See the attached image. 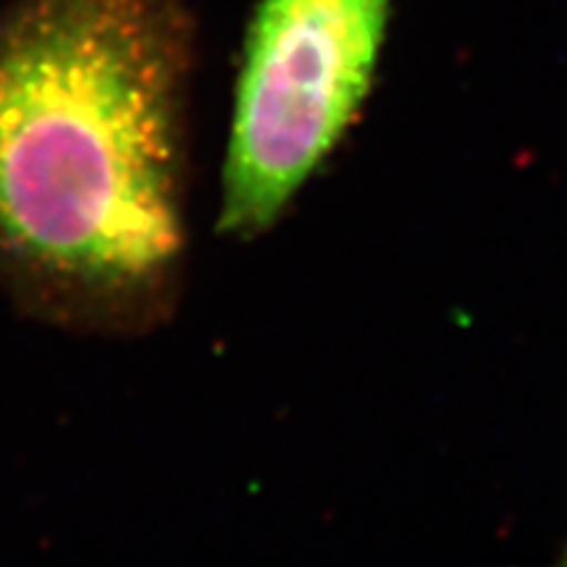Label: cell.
Here are the masks:
<instances>
[{"mask_svg": "<svg viewBox=\"0 0 567 567\" xmlns=\"http://www.w3.org/2000/svg\"><path fill=\"white\" fill-rule=\"evenodd\" d=\"M392 0H258L234 84L218 234L274 229L363 109Z\"/></svg>", "mask_w": 567, "mask_h": 567, "instance_id": "cell-2", "label": "cell"}, {"mask_svg": "<svg viewBox=\"0 0 567 567\" xmlns=\"http://www.w3.org/2000/svg\"><path fill=\"white\" fill-rule=\"evenodd\" d=\"M563 565H567V549H565V557H563Z\"/></svg>", "mask_w": 567, "mask_h": 567, "instance_id": "cell-3", "label": "cell"}, {"mask_svg": "<svg viewBox=\"0 0 567 567\" xmlns=\"http://www.w3.org/2000/svg\"><path fill=\"white\" fill-rule=\"evenodd\" d=\"M184 0L0 9V295L76 337L166 326L187 281Z\"/></svg>", "mask_w": 567, "mask_h": 567, "instance_id": "cell-1", "label": "cell"}]
</instances>
